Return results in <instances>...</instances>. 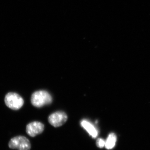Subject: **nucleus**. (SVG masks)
Segmentation results:
<instances>
[{"mask_svg":"<svg viewBox=\"0 0 150 150\" xmlns=\"http://www.w3.org/2000/svg\"><path fill=\"white\" fill-rule=\"evenodd\" d=\"M68 117L67 114L63 111H57L50 115L48 117V122L55 127H59L67 122Z\"/></svg>","mask_w":150,"mask_h":150,"instance_id":"4","label":"nucleus"},{"mask_svg":"<svg viewBox=\"0 0 150 150\" xmlns=\"http://www.w3.org/2000/svg\"><path fill=\"white\" fill-rule=\"evenodd\" d=\"M8 146L11 149L18 150H29L31 145L29 140L23 136H17L12 138L9 142Z\"/></svg>","mask_w":150,"mask_h":150,"instance_id":"3","label":"nucleus"},{"mask_svg":"<svg viewBox=\"0 0 150 150\" xmlns=\"http://www.w3.org/2000/svg\"><path fill=\"white\" fill-rule=\"evenodd\" d=\"M117 141V137L114 133H110L105 141V147L108 150L112 149L115 147Z\"/></svg>","mask_w":150,"mask_h":150,"instance_id":"7","label":"nucleus"},{"mask_svg":"<svg viewBox=\"0 0 150 150\" xmlns=\"http://www.w3.org/2000/svg\"><path fill=\"white\" fill-rule=\"evenodd\" d=\"M105 141L101 138H98L96 140V145L98 147L103 148L105 146Z\"/></svg>","mask_w":150,"mask_h":150,"instance_id":"8","label":"nucleus"},{"mask_svg":"<svg viewBox=\"0 0 150 150\" xmlns=\"http://www.w3.org/2000/svg\"><path fill=\"white\" fill-rule=\"evenodd\" d=\"M81 125L88 133L93 139H95L98 135V131L93 124L86 120H83L81 121Z\"/></svg>","mask_w":150,"mask_h":150,"instance_id":"6","label":"nucleus"},{"mask_svg":"<svg viewBox=\"0 0 150 150\" xmlns=\"http://www.w3.org/2000/svg\"><path fill=\"white\" fill-rule=\"evenodd\" d=\"M7 106L14 110L20 109L24 104V100L21 96L16 93L10 92L6 95L4 99Z\"/></svg>","mask_w":150,"mask_h":150,"instance_id":"2","label":"nucleus"},{"mask_svg":"<svg viewBox=\"0 0 150 150\" xmlns=\"http://www.w3.org/2000/svg\"><path fill=\"white\" fill-rule=\"evenodd\" d=\"M52 101V96L49 93L46 91H35L31 96V103L35 107H43L44 105L51 104Z\"/></svg>","mask_w":150,"mask_h":150,"instance_id":"1","label":"nucleus"},{"mask_svg":"<svg viewBox=\"0 0 150 150\" xmlns=\"http://www.w3.org/2000/svg\"><path fill=\"white\" fill-rule=\"evenodd\" d=\"M44 125L38 121H33L28 124L26 126V133L31 137H35L41 134L44 130Z\"/></svg>","mask_w":150,"mask_h":150,"instance_id":"5","label":"nucleus"}]
</instances>
